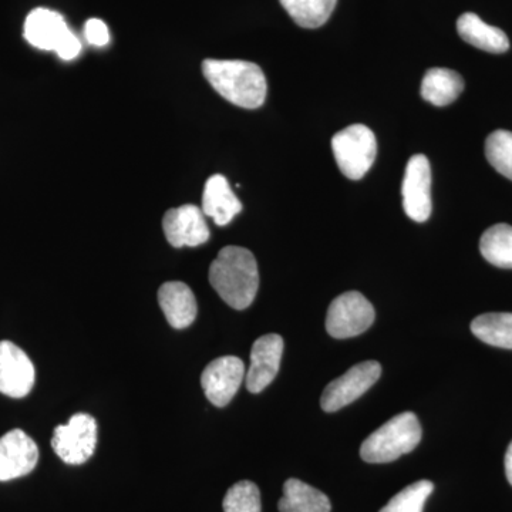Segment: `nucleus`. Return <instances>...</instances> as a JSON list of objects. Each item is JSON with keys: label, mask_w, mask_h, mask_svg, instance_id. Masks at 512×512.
<instances>
[{"label": "nucleus", "mask_w": 512, "mask_h": 512, "mask_svg": "<svg viewBox=\"0 0 512 512\" xmlns=\"http://www.w3.org/2000/svg\"><path fill=\"white\" fill-rule=\"evenodd\" d=\"M210 282L222 301L244 311L255 301L259 288L254 254L241 247L222 248L210 268Z\"/></svg>", "instance_id": "f257e3e1"}, {"label": "nucleus", "mask_w": 512, "mask_h": 512, "mask_svg": "<svg viewBox=\"0 0 512 512\" xmlns=\"http://www.w3.org/2000/svg\"><path fill=\"white\" fill-rule=\"evenodd\" d=\"M208 83L225 100L242 109L254 110L266 99V79L258 64L244 60L208 59L202 63Z\"/></svg>", "instance_id": "f03ea898"}, {"label": "nucleus", "mask_w": 512, "mask_h": 512, "mask_svg": "<svg viewBox=\"0 0 512 512\" xmlns=\"http://www.w3.org/2000/svg\"><path fill=\"white\" fill-rule=\"evenodd\" d=\"M421 426L416 414L393 417L373 431L360 447V457L370 464L392 463L419 446Z\"/></svg>", "instance_id": "7ed1b4c3"}, {"label": "nucleus", "mask_w": 512, "mask_h": 512, "mask_svg": "<svg viewBox=\"0 0 512 512\" xmlns=\"http://www.w3.org/2000/svg\"><path fill=\"white\" fill-rule=\"evenodd\" d=\"M333 156L340 173L349 180H360L372 168L377 156L376 136L369 127L353 124L335 134Z\"/></svg>", "instance_id": "20e7f679"}, {"label": "nucleus", "mask_w": 512, "mask_h": 512, "mask_svg": "<svg viewBox=\"0 0 512 512\" xmlns=\"http://www.w3.org/2000/svg\"><path fill=\"white\" fill-rule=\"evenodd\" d=\"M375 316V308L362 293H342L330 303L326 330L335 339L355 338L373 325Z\"/></svg>", "instance_id": "39448f33"}, {"label": "nucleus", "mask_w": 512, "mask_h": 512, "mask_svg": "<svg viewBox=\"0 0 512 512\" xmlns=\"http://www.w3.org/2000/svg\"><path fill=\"white\" fill-rule=\"evenodd\" d=\"M97 446V421L87 413L74 414L67 424L57 426L52 447L70 466H80L93 456Z\"/></svg>", "instance_id": "423d86ee"}, {"label": "nucleus", "mask_w": 512, "mask_h": 512, "mask_svg": "<svg viewBox=\"0 0 512 512\" xmlns=\"http://www.w3.org/2000/svg\"><path fill=\"white\" fill-rule=\"evenodd\" d=\"M382 366L377 362H363L353 366L345 375L330 382L320 399V406L326 413H335L356 402L379 380Z\"/></svg>", "instance_id": "0eeeda50"}, {"label": "nucleus", "mask_w": 512, "mask_h": 512, "mask_svg": "<svg viewBox=\"0 0 512 512\" xmlns=\"http://www.w3.org/2000/svg\"><path fill=\"white\" fill-rule=\"evenodd\" d=\"M245 379V365L237 356L212 360L201 375L202 390L214 406L231 403Z\"/></svg>", "instance_id": "6e6552de"}, {"label": "nucleus", "mask_w": 512, "mask_h": 512, "mask_svg": "<svg viewBox=\"0 0 512 512\" xmlns=\"http://www.w3.org/2000/svg\"><path fill=\"white\" fill-rule=\"evenodd\" d=\"M403 208L416 222L429 220L431 214V167L423 154H416L407 163L402 185Z\"/></svg>", "instance_id": "1a4fd4ad"}, {"label": "nucleus", "mask_w": 512, "mask_h": 512, "mask_svg": "<svg viewBox=\"0 0 512 512\" xmlns=\"http://www.w3.org/2000/svg\"><path fill=\"white\" fill-rule=\"evenodd\" d=\"M163 229L174 248L200 247L210 239L205 214L197 205L187 204L165 212Z\"/></svg>", "instance_id": "9d476101"}, {"label": "nucleus", "mask_w": 512, "mask_h": 512, "mask_svg": "<svg viewBox=\"0 0 512 512\" xmlns=\"http://www.w3.org/2000/svg\"><path fill=\"white\" fill-rule=\"evenodd\" d=\"M35 366L29 356L9 340L0 342V393L22 399L32 392Z\"/></svg>", "instance_id": "9b49d317"}, {"label": "nucleus", "mask_w": 512, "mask_h": 512, "mask_svg": "<svg viewBox=\"0 0 512 512\" xmlns=\"http://www.w3.org/2000/svg\"><path fill=\"white\" fill-rule=\"evenodd\" d=\"M37 461L39 448L25 431L12 430L0 437V481L28 476Z\"/></svg>", "instance_id": "f8f14e48"}, {"label": "nucleus", "mask_w": 512, "mask_h": 512, "mask_svg": "<svg viewBox=\"0 0 512 512\" xmlns=\"http://www.w3.org/2000/svg\"><path fill=\"white\" fill-rule=\"evenodd\" d=\"M284 346V339L275 333L256 340L251 350V365L245 375L249 392L261 393L274 382L281 367Z\"/></svg>", "instance_id": "ddd939ff"}, {"label": "nucleus", "mask_w": 512, "mask_h": 512, "mask_svg": "<svg viewBox=\"0 0 512 512\" xmlns=\"http://www.w3.org/2000/svg\"><path fill=\"white\" fill-rule=\"evenodd\" d=\"M72 30L60 13L39 8L29 13L25 22V39L40 50L57 52Z\"/></svg>", "instance_id": "4468645a"}, {"label": "nucleus", "mask_w": 512, "mask_h": 512, "mask_svg": "<svg viewBox=\"0 0 512 512\" xmlns=\"http://www.w3.org/2000/svg\"><path fill=\"white\" fill-rule=\"evenodd\" d=\"M158 303L167 322L174 329H185L197 318V301L184 282H165L158 289Z\"/></svg>", "instance_id": "2eb2a0df"}, {"label": "nucleus", "mask_w": 512, "mask_h": 512, "mask_svg": "<svg viewBox=\"0 0 512 512\" xmlns=\"http://www.w3.org/2000/svg\"><path fill=\"white\" fill-rule=\"evenodd\" d=\"M202 212L215 224L225 227L242 211L241 201L229 187L227 178L221 174L212 175L205 184L202 194Z\"/></svg>", "instance_id": "dca6fc26"}, {"label": "nucleus", "mask_w": 512, "mask_h": 512, "mask_svg": "<svg viewBox=\"0 0 512 512\" xmlns=\"http://www.w3.org/2000/svg\"><path fill=\"white\" fill-rule=\"evenodd\" d=\"M457 30L464 42L484 52L500 55L510 49V40L503 30L487 25L476 13L461 15L457 20Z\"/></svg>", "instance_id": "f3484780"}, {"label": "nucleus", "mask_w": 512, "mask_h": 512, "mask_svg": "<svg viewBox=\"0 0 512 512\" xmlns=\"http://www.w3.org/2000/svg\"><path fill=\"white\" fill-rule=\"evenodd\" d=\"M463 90V77L454 70L440 69V67L427 70L421 83V97L437 107L453 103Z\"/></svg>", "instance_id": "a211bd4d"}, {"label": "nucleus", "mask_w": 512, "mask_h": 512, "mask_svg": "<svg viewBox=\"0 0 512 512\" xmlns=\"http://www.w3.org/2000/svg\"><path fill=\"white\" fill-rule=\"evenodd\" d=\"M278 508L279 512H330L332 504L322 491L298 478H289L284 484V497L279 500Z\"/></svg>", "instance_id": "6ab92c4d"}, {"label": "nucleus", "mask_w": 512, "mask_h": 512, "mask_svg": "<svg viewBox=\"0 0 512 512\" xmlns=\"http://www.w3.org/2000/svg\"><path fill=\"white\" fill-rule=\"evenodd\" d=\"M476 338L495 348L512 349V313H485L471 322Z\"/></svg>", "instance_id": "aec40b11"}, {"label": "nucleus", "mask_w": 512, "mask_h": 512, "mask_svg": "<svg viewBox=\"0 0 512 512\" xmlns=\"http://www.w3.org/2000/svg\"><path fill=\"white\" fill-rule=\"evenodd\" d=\"M296 25L316 29L328 22L338 0H279Z\"/></svg>", "instance_id": "412c9836"}, {"label": "nucleus", "mask_w": 512, "mask_h": 512, "mask_svg": "<svg viewBox=\"0 0 512 512\" xmlns=\"http://www.w3.org/2000/svg\"><path fill=\"white\" fill-rule=\"evenodd\" d=\"M480 251L491 265L512 269L511 225L497 224L488 228L480 239Z\"/></svg>", "instance_id": "4be33fe9"}, {"label": "nucleus", "mask_w": 512, "mask_h": 512, "mask_svg": "<svg viewBox=\"0 0 512 512\" xmlns=\"http://www.w3.org/2000/svg\"><path fill=\"white\" fill-rule=\"evenodd\" d=\"M434 485L429 480L417 481L394 495L380 512H423L427 498L433 493Z\"/></svg>", "instance_id": "5701e85b"}, {"label": "nucleus", "mask_w": 512, "mask_h": 512, "mask_svg": "<svg viewBox=\"0 0 512 512\" xmlns=\"http://www.w3.org/2000/svg\"><path fill=\"white\" fill-rule=\"evenodd\" d=\"M485 156L498 173L512 181V133L498 130L485 141Z\"/></svg>", "instance_id": "b1692460"}, {"label": "nucleus", "mask_w": 512, "mask_h": 512, "mask_svg": "<svg viewBox=\"0 0 512 512\" xmlns=\"http://www.w3.org/2000/svg\"><path fill=\"white\" fill-rule=\"evenodd\" d=\"M225 512H261V493L252 481L232 485L224 498Z\"/></svg>", "instance_id": "393cba45"}, {"label": "nucleus", "mask_w": 512, "mask_h": 512, "mask_svg": "<svg viewBox=\"0 0 512 512\" xmlns=\"http://www.w3.org/2000/svg\"><path fill=\"white\" fill-rule=\"evenodd\" d=\"M84 36L90 45L103 47L109 45L110 32L106 23L100 19H89L84 26Z\"/></svg>", "instance_id": "a878e982"}, {"label": "nucleus", "mask_w": 512, "mask_h": 512, "mask_svg": "<svg viewBox=\"0 0 512 512\" xmlns=\"http://www.w3.org/2000/svg\"><path fill=\"white\" fill-rule=\"evenodd\" d=\"M505 474H507L508 483L512 485V441L505 454Z\"/></svg>", "instance_id": "bb28decb"}]
</instances>
